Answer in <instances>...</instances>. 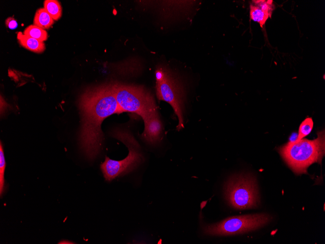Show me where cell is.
I'll list each match as a JSON object with an SVG mask.
<instances>
[{"label": "cell", "instance_id": "13", "mask_svg": "<svg viewBox=\"0 0 325 244\" xmlns=\"http://www.w3.org/2000/svg\"><path fill=\"white\" fill-rule=\"evenodd\" d=\"M23 33L41 42L46 40L48 37L46 30L35 25H30L26 27Z\"/></svg>", "mask_w": 325, "mask_h": 244}, {"label": "cell", "instance_id": "4", "mask_svg": "<svg viewBox=\"0 0 325 244\" xmlns=\"http://www.w3.org/2000/svg\"><path fill=\"white\" fill-rule=\"evenodd\" d=\"M156 93L157 98L168 103L178 118L177 130L184 128L185 92L182 83L174 73L163 66L155 70Z\"/></svg>", "mask_w": 325, "mask_h": 244}, {"label": "cell", "instance_id": "15", "mask_svg": "<svg viewBox=\"0 0 325 244\" xmlns=\"http://www.w3.org/2000/svg\"><path fill=\"white\" fill-rule=\"evenodd\" d=\"M6 166L4 152L2 143L0 145V194L1 196L4 191V173Z\"/></svg>", "mask_w": 325, "mask_h": 244}, {"label": "cell", "instance_id": "16", "mask_svg": "<svg viewBox=\"0 0 325 244\" xmlns=\"http://www.w3.org/2000/svg\"><path fill=\"white\" fill-rule=\"evenodd\" d=\"M253 4L259 7L261 10L268 13L271 18L274 6L272 0H253Z\"/></svg>", "mask_w": 325, "mask_h": 244}, {"label": "cell", "instance_id": "7", "mask_svg": "<svg viewBox=\"0 0 325 244\" xmlns=\"http://www.w3.org/2000/svg\"><path fill=\"white\" fill-rule=\"evenodd\" d=\"M271 218L269 215L265 213L232 216L217 223L204 225L202 231L205 234L214 236L241 234L265 225Z\"/></svg>", "mask_w": 325, "mask_h": 244}, {"label": "cell", "instance_id": "10", "mask_svg": "<svg viewBox=\"0 0 325 244\" xmlns=\"http://www.w3.org/2000/svg\"><path fill=\"white\" fill-rule=\"evenodd\" d=\"M54 23V19L44 8L37 10L34 17V25L44 30L50 28Z\"/></svg>", "mask_w": 325, "mask_h": 244}, {"label": "cell", "instance_id": "5", "mask_svg": "<svg viewBox=\"0 0 325 244\" xmlns=\"http://www.w3.org/2000/svg\"><path fill=\"white\" fill-rule=\"evenodd\" d=\"M111 135L124 143L128 148L127 156L121 160H114L106 157L100 168L106 180L111 181L135 169L144 161L140 146L133 135L127 131L114 130Z\"/></svg>", "mask_w": 325, "mask_h": 244}, {"label": "cell", "instance_id": "8", "mask_svg": "<svg viewBox=\"0 0 325 244\" xmlns=\"http://www.w3.org/2000/svg\"><path fill=\"white\" fill-rule=\"evenodd\" d=\"M144 130L141 138L147 144L155 145L160 142L163 134V125L159 112L144 121Z\"/></svg>", "mask_w": 325, "mask_h": 244}, {"label": "cell", "instance_id": "9", "mask_svg": "<svg viewBox=\"0 0 325 244\" xmlns=\"http://www.w3.org/2000/svg\"><path fill=\"white\" fill-rule=\"evenodd\" d=\"M17 39L22 46L32 52L41 53L45 50V46L43 42L26 36L21 32L18 33Z\"/></svg>", "mask_w": 325, "mask_h": 244}, {"label": "cell", "instance_id": "3", "mask_svg": "<svg viewBox=\"0 0 325 244\" xmlns=\"http://www.w3.org/2000/svg\"><path fill=\"white\" fill-rule=\"evenodd\" d=\"M111 86L122 112L136 113L144 121L158 112L154 96L143 86L117 82Z\"/></svg>", "mask_w": 325, "mask_h": 244}, {"label": "cell", "instance_id": "2", "mask_svg": "<svg viewBox=\"0 0 325 244\" xmlns=\"http://www.w3.org/2000/svg\"><path fill=\"white\" fill-rule=\"evenodd\" d=\"M277 150L295 174H307L310 165L314 163H322L325 153V131H318L317 137L313 140L303 138L289 141L278 147Z\"/></svg>", "mask_w": 325, "mask_h": 244}, {"label": "cell", "instance_id": "11", "mask_svg": "<svg viewBox=\"0 0 325 244\" xmlns=\"http://www.w3.org/2000/svg\"><path fill=\"white\" fill-rule=\"evenodd\" d=\"M44 8L54 20L59 19L62 16V8L58 1L46 0L44 2Z\"/></svg>", "mask_w": 325, "mask_h": 244}, {"label": "cell", "instance_id": "6", "mask_svg": "<svg viewBox=\"0 0 325 244\" xmlns=\"http://www.w3.org/2000/svg\"><path fill=\"white\" fill-rule=\"evenodd\" d=\"M225 198L236 209L254 208L259 204V195L255 177L250 173L231 176L224 185Z\"/></svg>", "mask_w": 325, "mask_h": 244}, {"label": "cell", "instance_id": "12", "mask_svg": "<svg viewBox=\"0 0 325 244\" xmlns=\"http://www.w3.org/2000/svg\"><path fill=\"white\" fill-rule=\"evenodd\" d=\"M250 16L251 19L258 22L261 28L263 27L268 19L270 18L268 13L253 4H251L250 6Z\"/></svg>", "mask_w": 325, "mask_h": 244}, {"label": "cell", "instance_id": "14", "mask_svg": "<svg viewBox=\"0 0 325 244\" xmlns=\"http://www.w3.org/2000/svg\"><path fill=\"white\" fill-rule=\"evenodd\" d=\"M313 127V121L311 117H307L300 124L297 138L296 140L304 138L312 131Z\"/></svg>", "mask_w": 325, "mask_h": 244}, {"label": "cell", "instance_id": "17", "mask_svg": "<svg viewBox=\"0 0 325 244\" xmlns=\"http://www.w3.org/2000/svg\"><path fill=\"white\" fill-rule=\"evenodd\" d=\"M5 25L10 29H15L18 27L17 21L12 17L8 18L5 20Z\"/></svg>", "mask_w": 325, "mask_h": 244}, {"label": "cell", "instance_id": "1", "mask_svg": "<svg viewBox=\"0 0 325 244\" xmlns=\"http://www.w3.org/2000/svg\"><path fill=\"white\" fill-rule=\"evenodd\" d=\"M78 108L81 126L78 134L80 148L90 161L99 154L103 143V121L122 111L116 99L111 83L90 87L80 95Z\"/></svg>", "mask_w": 325, "mask_h": 244}]
</instances>
